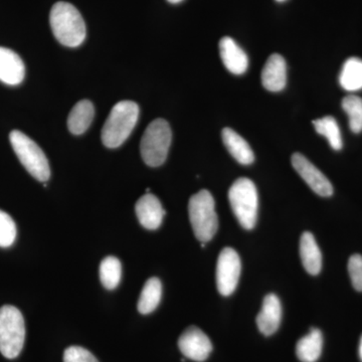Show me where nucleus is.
<instances>
[{
	"label": "nucleus",
	"instance_id": "obj_14",
	"mask_svg": "<svg viewBox=\"0 0 362 362\" xmlns=\"http://www.w3.org/2000/svg\"><path fill=\"white\" fill-rule=\"evenodd\" d=\"M262 84L270 92H280L287 84V65L281 54H271L262 71Z\"/></svg>",
	"mask_w": 362,
	"mask_h": 362
},
{
	"label": "nucleus",
	"instance_id": "obj_24",
	"mask_svg": "<svg viewBox=\"0 0 362 362\" xmlns=\"http://www.w3.org/2000/svg\"><path fill=\"white\" fill-rule=\"evenodd\" d=\"M342 108L349 115V127L354 133L362 131V99L356 95H349L342 100Z\"/></svg>",
	"mask_w": 362,
	"mask_h": 362
},
{
	"label": "nucleus",
	"instance_id": "obj_28",
	"mask_svg": "<svg viewBox=\"0 0 362 362\" xmlns=\"http://www.w3.org/2000/svg\"><path fill=\"white\" fill-rule=\"evenodd\" d=\"M359 356H361V358L362 361V337L361 340V344H359Z\"/></svg>",
	"mask_w": 362,
	"mask_h": 362
},
{
	"label": "nucleus",
	"instance_id": "obj_15",
	"mask_svg": "<svg viewBox=\"0 0 362 362\" xmlns=\"http://www.w3.org/2000/svg\"><path fill=\"white\" fill-rule=\"evenodd\" d=\"M281 319L282 306L280 300L275 294H269L264 299L263 307L257 317L259 330L266 337H270L280 327Z\"/></svg>",
	"mask_w": 362,
	"mask_h": 362
},
{
	"label": "nucleus",
	"instance_id": "obj_27",
	"mask_svg": "<svg viewBox=\"0 0 362 362\" xmlns=\"http://www.w3.org/2000/svg\"><path fill=\"white\" fill-rule=\"evenodd\" d=\"M349 272L354 289L362 292V256L361 255H354L350 257Z\"/></svg>",
	"mask_w": 362,
	"mask_h": 362
},
{
	"label": "nucleus",
	"instance_id": "obj_1",
	"mask_svg": "<svg viewBox=\"0 0 362 362\" xmlns=\"http://www.w3.org/2000/svg\"><path fill=\"white\" fill-rule=\"evenodd\" d=\"M52 33L62 45L69 47L83 44L87 35L84 18L73 4L58 2L49 14Z\"/></svg>",
	"mask_w": 362,
	"mask_h": 362
},
{
	"label": "nucleus",
	"instance_id": "obj_23",
	"mask_svg": "<svg viewBox=\"0 0 362 362\" xmlns=\"http://www.w3.org/2000/svg\"><path fill=\"white\" fill-rule=\"evenodd\" d=\"M122 277V266L116 257H106L100 265V280L107 290L118 287Z\"/></svg>",
	"mask_w": 362,
	"mask_h": 362
},
{
	"label": "nucleus",
	"instance_id": "obj_9",
	"mask_svg": "<svg viewBox=\"0 0 362 362\" xmlns=\"http://www.w3.org/2000/svg\"><path fill=\"white\" fill-rule=\"evenodd\" d=\"M181 354L192 361L202 362L209 358L213 351V344L204 331L192 326L178 339Z\"/></svg>",
	"mask_w": 362,
	"mask_h": 362
},
{
	"label": "nucleus",
	"instance_id": "obj_13",
	"mask_svg": "<svg viewBox=\"0 0 362 362\" xmlns=\"http://www.w3.org/2000/svg\"><path fill=\"white\" fill-rule=\"evenodd\" d=\"M25 76V66L16 52L0 47V82L9 86L23 83Z\"/></svg>",
	"mask_w": 362,
	"mask_h": 362
},
{
	"label": "nucleus",
	"instance_id": "obj_4",
	"mask_svg": "<svg viewBox=\"0 0 362 362\" xmlns=\"http://www.w3.org/2000/svg\"><path fill=\"white\" fill-rule=\"evenodd\" d=\"M228 201L240 225L246 230L254 228L259 209L258 192L255 183L246 177L235 180L228 190Z\"/></svg>",
	"mask_w": 362,
	"mask_h": 362
},
{
	"label": "nucleus",
	"instance_id": "obj_20",
	"mask_svg": "<svg viewBox=\"0 0 362 362\" xmlns=\"http://www.w3.org/2000/svg\"><path fill=\"white\" fill-rule=\"evenodd\" d=\"M162 297V284L158 278H150L143 287L137 307L138 311L144 315L152 313L159 303Z\"/></svg>",
	"mask_w": 362,
	"mask_h": 362
},
{
	"label": "nucleus",
	"instance_id": "obj_21",
	"mask_svg": "<svg viewBox=\"0 0 362 362\" xmlns=\"http://www.w3.org/2000/svg\"><path fill=\"white\" fill-rule=\"evenodd\" d=\"M340 86L349 92L362 89V59L350 58L345 62L339 76Z\"/></svg>",
	"mask_w": 362,
	"mask_h": 362
},
{
	"label": "nucleus",
	"instance_id": "obj_10",
	"mask_svg": "<svg viewBox=\"0 0 362 362\" xmlns=\"http://www.w3.org/2000/svg\"><path fill=\"white\" fill-rule=\"evenodd\" d=\"M293 168L303 178L305 182L320 197L333 194V187L328 178L301 153H294L291 158Z\"/></svg>",
	"mask_w": 362,
	"mask_h": 362
},
{
	"label": "nucleus",
	"instance_id": "obj_11",
	"mask_svg": "<svg viewBox=\"0 0 362 362\" xmlns=\"http://www.w3.org/2000/svg\"><path fill=\"white\" fill-rule=\"evenodd\" d=\"M135 211L140 225L150 230H157L165 216L160 201L150 192L140 197L136 204Z\"/></svg>",
	"mask_w": 362,
	"mask_h": 362
},
{
	"label": "nucleus",
	"instance_id": "obj_18",
	"mask_svg": "<svg viewBox=\"0 0 362 362\" xmlns=\"http://www.w3.org/2000/svg\"><path fill=\"white\" fill-rule=\"evenodd\" d=\"M95 116L94 105L89 100H82L75 105L68 118V127L74 135H81L90 127Z\"/></svg>",
	"mask_w": 362,
	"mask_h": 362
},
{
	"label": "nucleus",
	"instance_id": "obj_16",
	"mask_svg": "<svg viewBox=\"0 0 362 362\" xmlns=\"http://www.w3.org/2000/svg\"><path fill=\"white\" fill-rule=\"evenodd\" d=\"M223 144L230 156L243 165H250L255 160L254 152L249 143L235 130L225 128L221 133Z\"/></svg>",
	"mask_w": 362,
	"mask_h": 362
},
{
	"label": "nucleus",
	"instance_id": "obj_17",
	"mask_svg": "<svg viewBox=\"0 0 362 362\" xmlns=\"http://www.w3.org/2000/svg\"><path fill=\"white\" fill-rule=\"evenodd\" d=\"M300 256L304 269L310 275H318L322 268V255L311 233H304L300 239Z\"/></svg>",
	"mask_w": 362,
	"mask_h": 362
},
{
	"label": "nucleus",
	"instance_id": "obj_12",
	"mask_svg": "<svg viewBox=\"0 0 362 362\" xmlns=\"http://www.w3.org/2000/svg\"><path fill=\"white\" fill-rule=\"evenodd\" d=\"M220 54L223 65L233 75H243L249 68V58L244 49L232 37L220 40Z\"/></svg>",
	"mask_w": 362,
	"mask_h": 362
},
{
	"label": "nucleus",
	"instance_id": "obj_19",
	"mask_svg": "<svg viewBox=\"0 0 362 362\" xmlns=\"http://www.w3.org/2000/svg\"><path fill=\"white\" fill-rule=\"evenodd\" d=\"M322 333L312 328L309 334L302 337L297 343L296 354L302 362H316L322 354Z\"/></svg>",
	"mask_w": 362,
	"mask_h": 362
},
{
	"label": "nucleus",
	"instance_id": "obj_30",
	"mask_svg": "<svg viewBox=\"0 0 362 362\" xmlns=\"http://www.w3.org/2000/svg\"><path fill=\"white\" fill-rule=\"evenodd\" d=\"M276 1H278V2H283V1H285V0H276Z\"/></svg>",
	"mask_w": 362,
	"mask_h": 362
},
{
	"label": "nucleus",
	"instance_id": "obj_22",
	"mask_svg": "<svg viewBox=\"0 0 362 362\" xmlns=\"http://www.w3.org/2000/svg\"><path fill=\"white\" fill-rule=\"evenodd\" d=\"M314 128L319 135H322L329 142L332 149H342V137L337 121L332 116H326L313 121Z\"/></svg>",
	"mask_w": 362,
	"mask_h": 362
},
{
	"label": "nucleus",
	"instance_id": "obj_6",
	"mask_svg": "<svg viewBox=\"0 0 362 362\" xmlns=\"http://www.w3.org/2000/svg\"><path fill=\"white\" fill-rule=\"evenodd\" d=\"M11 146L23 168L35 180L45 182L51 176L49 160L42 148L25 133L14 130L9 134Z\"/></svg>",
	"mask_w": 362,
	"mask_h": 362
},
{
	"label": "nucleus",
	"instance_id": "obj_3",
	"mask_svg": "<svg viewBox=\"0 0 362 362\" xmlns=\"http://www.w3.org/2000/svg\"><path fill=\"white\" fill-rule=\"evenodd\" d=\"M188 214L197 239L204 244L213 239L218 230V220L216 202L209 190H201L190 197Z\"/></svg>",
	"mask_w": 362,
	"mask_h": 362
},
{
	"label": "nucleus",
	"instance_id": "obj_7",
	"mask_svg": "<svg viewBox=\"0 0 362 362\" xmlns=\"http://www.w3.org/2000/svg\"><path fill=\"white\" fill-rule=\"evenodd\" d=\"M173 140L170 126L164 119H156L145 130L140 144L143 161L151 168H158L168 158Z\"/></svg>",
	"mask_w": 362,
	"mask_h": 362
},
{
	"label": "nucleus",
	"instance_id": "obj_5",
	"mask_svg": "<svg viewBox=\"0 0 362 362\" xmlns=\"http://www.w3.org/2000/svg\"><path fill=\"white\" fill-rule=\"evenodd\" d=\"M25 339V319L16 307L6 305L0 308V352L8 359L16 358Z\"/></svg>",
	"mask_w": 362,
	"mask_h": 362
},
{
	"label": "nucleus",
	"instance_id": "obj_2",
	"mask_svg": "<svg viewBox=\"0 0 362 362\" xmlns=\"http://www.w3.org/2000/svg\"><path fill=\"white\" fill-rule=\"evenodd\" d=\"M139 117V106L132 101H121L112 108L102 129V141L108 148H117L127 140Z\"/></svg>",
	"mask_w": 362,
	"mask_h": 362
},
{
	"label": "nucleus",
	"instance_id": "obj_29",
	"mask_svg": "<svg viewBox=\"0 0 362 362\" xmlns=\"http://www.w3.org/2000/svg\"><path fill=\"white\" fill-rule=\"evenodd\" d=\"M168 2H170V4H180V2L182 1V0H168Z\"/></svg>",
	"mask_w": 362,
	"mask_h": 362
},
{
	"label": "nucleus",
	"instance_id": "obj_25",
	"mask_svg": "<svg viewBox=\"0 0 362 362\" xmlns=\"http://www.w3.org/2000/svg\"><path fill=\"white\" fill-rule=\"evenodd\" d=\"M16 239V223L8 214L0 209V247L13 246Z\"/></svg>",
	"mask_w": 362,
	"mask_h": 362
},
{
	"label": "nucleus",
	"instance_id": "obj_26",
	"mask_svg": "<svg viewBox=\"0 0 362 362\" xmlns=\"http://www.w3.org/2000/svg\"><path fill=\"white\" fill-rule=\"evenodd\" d=\"M64 362H99L96 357L81 346H71L65 350Z\"/></svg>",
	"mask_w": 362,
	"mask_h": 362
},
{
	"label": "nucleus",
	"instance_id": "obj_8",
	"mask_svg": "<svg viewBox=\"0 0 362 362\" xmlns=\"http://www.w3.org/2000/svg\"><path fill=\"white\" fill-rule=\"evenodd\" d=\"M242 264L239 254L232 247L221 252L216 264V286L223 296H230L239 283Z\"/></svg>",
	"mask_w": 362,
	"mask_h": 362
}]
</instances>
